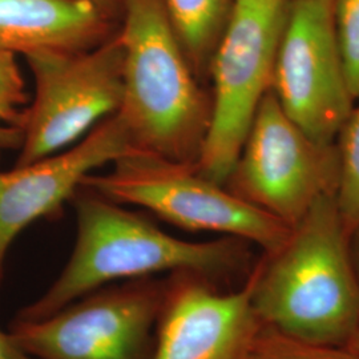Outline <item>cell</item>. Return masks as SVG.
<instances>
[{
    "label": "cell",
    "instance_id": "19",
    "mask_svg": "<svg viewBox=\"0 0 359 359\" xmlns=\"http://www.w3.org/2000/svg\"><path fill=\"white\" fill-rule=\"evenodd\" d=\"M0 359H36L13 341V335L0 330Z\"/></svg>",
    "mask_w": 359,
    "mask_h": 359
},
{
    "label": "cell",
    "instance_id": "9",
    "mask_svg": "<svg viewBox=\"0 0 359 359\" xmlns=\"http://www.w3.org/2000/svg\"><path fill=\"white\" fill-rule=\"evenodd\" d=\"M271 92L311 139L334 144L355 107L338 46L334 0H289Z\"/></svg>",
    "mask_w": 359,
    "mask_h": 359
},
{
    "label": "cell",
    "instance_id": "4",
    "mask_svg": "<svg viewBox=\"0 0 359 359\" xmlns=\"http://www.w3.org/2000/svg\"><path fill=\"white\" fill-rule=\"evenodd\" d=\"M83 187L121 205L145 208L181 229L236 237L258 245L265 253L280 248L292 231L278 218L206 179L196 164L140 151L117 158L107 173L87 176Z\"/></svg>",
    "mask_w": 359,
    "mask_h": 359
},
{
    "label": "cell",
    "instance_id": "22",
    "mask_svg": "<svg viewBox=\"0 0 359 359\" xmlns=\"http://www.w3.org/2000/svg\"><path fill=\"white\" fill-rule=\"evenodd\" d=\"M346 346L359 355V323L357 329H355V332L351 335V338H350V341H348Z\"/></svg>",
    "mask_w": 359,
    "mask_h": 359
},
{
    "label": "cell",
    "instance_id": "8",
    "mask_svg": "<svg viewBox=\"0 0 359 359\" xmlns=\"http://www.w3.org/2000/svg\"><path fill=\"white\" fill-rule=\"evenodd\" d=\"M338 180L335 142L311 139L283 112L270 90L224 187L293 228L323 196H335Z\"/></svg>",
    "mask_w": 359,
    "mask_h": 359
},
{
    "label": "cell",
    "instance_id": "12",
    "mask_svg": "<svg viewBox=\"0 0 359 359\" xmlns=\"http://www.w3.org/2000/svg\"><path fill=\"white\" fill-rule=\"evenodd\" d=\"M115 26L88 0H0V48L15 55L90 50Z\"/></svg>",
    "mask_w": 359,
    "mask_h": 359
},
{
    "label": "cell",
    "instance_id": "5",
    "mask_svg": "<svg viewBox=\"0 0 359 359\" xmlns=\"http://www.w3.org/2000/svg\"><path fill=\"white\" fill-rule=\"evenodd\" d=\"M289 0H234L229 23L209 67L212 117L197 170L224 185L257 109L271 90Z\"/></svg>",
    "mask_w": 359,
    "mask_h": 359
},
{
    "label": "cell",
    "instance_id": "6",
    "mask_svg": "<svg viewBox=\"0 0 359 359\" xmlns=\"http://www.w3.org/2000/svg\"><path fill=\"white\" fill-rule=\"evenodd\" d=\"M35 96L23 115V140L15 167L72 147L120 109L124 48L116 29L102 44L76 52L26 56Z\"/></svg>",
    "mask_w": 359,
    "mask_h": 359
},
{
    "label": "cell",
    "instance_id": "18",
    "mask_svg": "<svg viewBox=\"0 0 359 359\" xmlns=\"http://www.w3.org/2000/svg\"><path fill=\"white\" fill-rule=\"evenodd\" d=\"M25 109L0 105V156L13 148H20L23 140Z\"/></svg>",
    "mask_w": 359,
    "mask_h": 359
},
{
    "label": "cell",
    "instance_id": "1",
    "mask_svg": "<svg viewBox=\"0 0 359 359\" xmlns=\"http://www.w3.org/2000/svg\"><path fill=\"white\" fill-rule=\"evenodd\" d=\"M76 241L65 269L15 320L38 321L100 287L158 273L194 271L215 281L243 269L249 243L236 237L192 243L90 188L72 197Z\"/></svg>",
    "mask_w": 359,
    "mask_h": 359
},
{
    "label": "cell",
    "instance_id": "13",
    "mask_svg": "<svg viewBox=\"0 0 359 359\" xmlns=\"http://www.w3.org/2000/svg\"><path fill=\"white\" fill-rule=\"evenodd\" d=\"M170 23L196 77L204 83L234 0H164Z\"/></svg>",
    "mask_w": 359,
    "mask_h": 359
},
{
    "label": "cell",
    "instance_id": "21",
    "mask_svg": "<svg viewBox=\"0 0 359 359\" xmlns=\"http://www.w3.org/2000/svg\"><path fill=\"white\" fill-rule=\"evenodd\" d=\"M348 241H350V253L353 258V264H354V268H355L359 278V222L354 228V231H351Z\"/></svg>",
    "mask_w": 359,
    "mask_h": 359
},
{
    "label": "cell",
    "instance_id": "11",
    "mask_svg": "<svg viewBox=\"0 0 359 359\" xmlns=\"http://www.w3.org/2000/svg\"><path fill=\"white\" fill-rule=\"evenodd\" d=\"M132 151L127 127L115 114L63 152L0 172V287L15 238L40 218L57 215L87 176Z\"/></svg>",
    "mask_w": 359,
    "mask_h": 359
},
{
    "label": "cell",
    "instance_id": "14",
    "mask_svg": "<svg viewBox=\"0 0 359 359\" xmlns=\"http://www.w3.org/2000/svg\"><path fill=\"white\" fill-rule=\"evenodd\" d=\"M335 147L339 158L335 203L350 237L359 222V105L347 116L335 139Z\"/></svg>",
    "mask_w": 359,
    "mask_h": 359
},
{
    "label": "cell",
    "instance_id": "15",
    "mask_svg": "<svg viewBox=\"0 0 359 359\" xmlns=\"http://www.w3.org/2000/svg\"><path fill=\"white\" fill-rule=\"evenodd\" d=\"M250 359H359L347 346L297 339L262 325Z\"/></svg>",
    "mask_w": 359,
    "mask_h": 359
},
{
    "label": "cell",
    "instance_id": "10",
    "mask_svg": "<svg viewBox=\"0 0 359 359\" xmlns=\"http://www.w3.org/2000/svg\"><path fill=\"white\" fill-rule=\"evenodd\" d=\"M216 283L194 271L167 276L152 359H250L262 327L253 306L256 269L238 289Z\"/></svg>",
    "mask_w": 359,
    "mask_h": 359
},
{
    "label": "cell",
    "instance_id": "7",
    "mask_svg": "<svg viewBox=\"0 0 359 359\" xmlns=\"http://www.w3.org/2000/svg\"><path fill=\"white\" fill-rule=\"evenodd\" d=\"M165 294L167 277L116 283L8 332L36 359H152Z\"/></svg>",
    "mask_w": 359,
    "mask_h": 359
},
{
    "label": "cell",
    "instance_id": "17",
    "mask_svg": "<svg viewBox=\"0 0 359 359\" xmlns=\"http://www.w3.org/2000/svg\"><path fill=\"white\" fill-rule=\"evenodd\" d=\"M27 99L25 80L15 53L0 48V105L20 108Z\"/></svg>",
    "mask_w": 359,
    "mask_h": 359
},
{
    "label": "cell",
    "instance_id": "20",
    "mask_svg": "<svg viewBox=\"0 0 359 359\" xmlns=\"http://www.w3.org/2000/svg\"><path fill=\"white\" fill-rule=\"evenodd\" d=\"M88 1L95 4L99 10H102L111 19L117 20V18H120L121 0H88Z\"/></svg>",
    "mask_w": 359,
    "mask_h": 359
},
{
    "label": "cell",
    "instance_id": "16",
    "mask_svg": "<svg viewBox=\"0 0 359 359\" xmlns=\"http://www.w3.org/2000/svg\"><path fill=\"white\" fill-rule=\"evenodd\" d=\"M335 31L347 86L359 100V0H334Z\"/></svg>",
    "mask_w": 359,
    "mask_h": 359
},
{
    "label": "cell",
    "instance_id": "2",
    "mask_svg": "<svg viewBox=\"0 0 359 359\" xmlns=\"http://www.w3.org/2000/svg\"><path fill=\"white\" fill-rule=\"evenodd\" d=\"M255 269L253 306L264 326L346 346L359 323V278L334 194L320 198Z\"/></svg>",
    "mask_w": 359,
    "mask_h": 359
},
{
    "label": "cell",
    "instance_id": "3",
    "mask_svg": "<svg viewBox=\"0 0 359 359\" xmlns=\"http://www.w3.org/2000/svg\"><path fill=\"white\" fill-rule=\"evenodd\" d=\"M124 88L117 115L135 151L196 164L212 117V93L201 87L182 51L164 0H121Z\"/></svg>",
    "mask_w": 359,
    "mask_h": 359
}]
</instances>
